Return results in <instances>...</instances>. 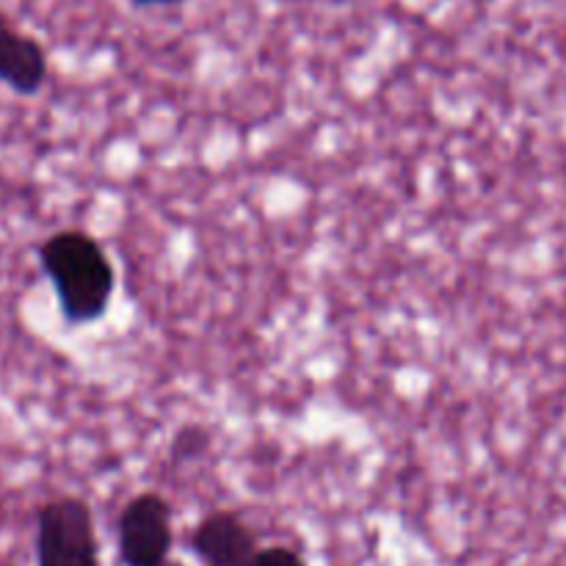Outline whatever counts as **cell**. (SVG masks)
I'll use <instances>...</instances> for the list:
<instances>
[{
	"mask_svg": "<svg viewBox=\"0 0 566 566\" xmlns=\"http://www.w3.org/2000/svg\"><path fill=\"white\" fill-rule=\"evenodd\" d=\"M36 258L66 324H97L108 313L116 274L97 238L83 230H59L44 238Z\"/></svg>",
	"mask_w": 566,
	"mask_h": 566,
	"instance_id": "1",
	"label": "cell"
},
{
	"mask_svg": "<svg viewBox=\"0 0 566 566\" xmlns=\"http://www.w3.org/2000/svg\"><path fill=\"white\" fill-rule=\"evenodd\" d=\"M175 542L169 501L158 492H138L125 503L116 523V545L125 566H158Z\"/></svg>",
	"mask_w": 566,
	"mask_h": 566,
	"instance_id": "3",
	"label": "cell"
},
{
	"mask_svg": "<svg viewBox=\"0 0 566 566\" xmlns=\"http://www.w3.org/2000/svg\"><path fill=\"white\" fill-rule=\"evenodd\" d=\"M36 566H99L94 514L83 497H53L36 512Z\"/></svg>",
	"mask_w": 566,
	"mask_h": 566,
	"instance_id": "2",
	"label": "cell"
},
{
	"mask_svg": "<svg viewBox=\"0 0 566 566\" xmlns=\"http://www.w3.org/2000/svg\"><path fill=\"white\" fill-rule=\"evenodd\" d=\"M249 566H307L302 556L291 547H263V551L254 553V558L249 562Z\"/></svg>",
	"mask_w": 566,
	"mask_h": 566,
	"instance_id": "7",
	"label": "cell"
},
{
	"mask_svg": "<svg viewBox=\"0 0 566 566\" xmlns=\"http://www.w3.org/2000/svg\"><path fill=\"white\" fill-rule=\"evenodd\" d=\"M136 9H158V6H180L182 0H130Z\"/></svg>",
	"mask_w": 566,
	"mask_h": 566,
	"instance_id": "8",
	"label": "cell"
},
{
	"mask_svg": "<svg viewBox=\"0 0 566 566\" xmlns=\"http://www.w3.org/2000/svg\"><path fill=\"white\" fill-rule=\"evenodd\" d=\"M158 566H186V564H177V562H169V558H166V562H160Z\"/></svg>",
	"mask_w": 566,
	"mask_h": 566,
	"instance_id": "9",
	"label": "cell"
},
{
	"mask_svg": "<svg viewBox=\"0 0 566 566\" xmlns=\"http://www.w3.org/2000/svg\"><path fill=\"white\" fill-rule=\"evenodd\" d=\"M48 72L50 64L42 44L0 20V83L22 97H33L42 92Z\"/></svg>",
	"mask_w": 566,
	"mask_h": 566,
	"instance_id": "5",
	"label": "cell"
},
{
	"mask_svg": "<svg viewBox=\"0 0 566 566\" xmlns=\"http://www.w3.org/2000/svg\"><path fill=\"white\" fill-rule=\"evenodd\" d=\"M210 448V434L205 429H199V426H188V429H182L180 434L175 437V457L177 459H193L199 457V453H205Z\"/></svg>",
	"mask_w": 566,
	"mask_h": 566,
	"instance_id": "6",
	"label": "cell"
},
{
	"mask_svg": "<svg viewBox=\"0 0 566 566\" xmlns=\"http://www.w3.org/2000/svg\"><path fill=\"white\" fill-rule=\"evenodd\" d=\"M188 545L205 566H249L254 553L260 551L258 536L249 528L247 520L227 509L210 512L208 517L199 520Z\"/></svg>",
	"mask_w": 566,
	"mask_h": 566,
	"instance_id": "4",
	"label": "cell"
}]
</instances>
